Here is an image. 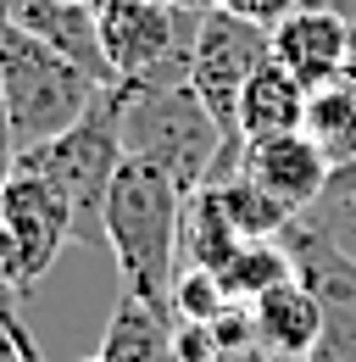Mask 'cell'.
I'll list each match as a JSON object with an SVG mask.
<instances>
[{"label":"cell","instance_id":"cell-23","mask_svg":"<svg viewBox=\"0 0 356 362\" xmlns=\"http://www.w3.org/2000/svg\"><path fill=\"white\" fill-rule=\"evenodd\" d=\"M17 156H23V145H17V123H11V100H6V78H0V189H6V179L17 173Z\"/></svg>","mask_w":356,"mask_h":362},{"label":"cell","instance_id":"cell-20","mask_svg":"<svg viewBox=\"0 0 356 362\" xmlns=\"http://www.w3.org/2000/svg\"><path fill=\"white\" fill-rule=\"evenodd\" d=\"M328 245H340L345 257L356 262V195H323L312 212H301Z\"/></svg>","mask_w":356,"mask_h":362},{"label":"cell","instance_id":"cell-27","mask_svg":"<svg viewBox=\"0 0 356 362\" xmlns=\"http://www.w3.org/2000/svg\"><path fill=\"white\" fill-rule=\"evenodd\" d=\"M345 73L356 78V23H351V45H345Z\"/></svg>","mask_w":356,"mask_h":362},{"label":"cell","instance_id":"cell-11","mask_svg":"<svg viewBox=\"0 0 356 362\" xmlns=\"http://www.w3.org/2000/svg\"><path fill=\"white\" fill-rule=\"evenodd\" d=\"M251 329H256L262 362H312L323 346V307L290 273L284 284H273L267 296L251 301Z\"/></svg>","mask_w":356,"mask_h":362},{"label":"cell","instance_id":"cell-4","mask_svg":"<svg viewBox=\"0 0 356 362\" xmlns=\"http://www.w3.org/2000/svg\"><path fill=\"white\" fill-rule=\"evenodd\" d=\"M17 168H34L40 179H50L61 189V201L73 206V223H78L84 245H106V195H112L117 168H123V134H117L112 90L100 95L67 134L23 151Z\"/></svg>","mask_w":356,"mask_h":362},{"label":"cell","instance_id":"cell-6","mask_svg":"<svg viewBox=\"0 0 356 362\" xmlns=\"http://www.w3.org/2000/svg\"><path fill=\"white\" fill-rule=\"evenodd\" d=\"M273 56V34L234 17V11H206L195 28V56H189V84L206 100V112L218 117V129L228 134V145L245 151L239 134V90L251 84V73Z\"/></svg>","mask_w":356,"mask_h":362},{"label":"cell","instance_id":"cell-25","mask_svg":"<svg viewBox=\"0 0 356 362\" xmlns=\"http://www.w3.org/2000/svg\"><path fill=\"white\" fill-rule=\"evenodd\" d=\"M162 6H173V11H189V17H206V11H218L222 0H162Z\"/></svg>","mask_w":356,"mask_h":362},{"label":"cell","instance_id":"cell-10","mask_svg":"<svg viewBox=\"0 0 356 362\" xmlns=\"http://www.w3.org/2000/svg\"><path fill=\"white\" fill-rule=\"evenodd\" d=\"M345 45H351V23L323 6H301L273 28V62L290 67L307 90H323L345 73Z\"/></svg>","mask_w":356,"mask_h":362},{"label":"cell","instance_id":"cell-21","mask_svg":"<svg viewBox=\"0 0 356 362\" xmlns=\"http://www.w3.org/2000/svg\"><path fill=\"white\" fill-rule=\"evenodd\" d=\"M44 351L34 346V334L23 329L17 301H0V362H40Z\"/></svg>","mask_w":356,"mask_h":362},{"label":"cell","instance_id":"cell-1","mask_svg":"<svg viewBox=\"0 0 356 362\" xmlns=\"http://www.w3.org/2000/svg\"><path fill=\"white\" fill-rule=\"evenodd\" d=\"M112 106H117L123 156L156 162L184 195L201 184L234 179L245 162V151L228 145L195 84H112Z\"/></svg>","mask_w":356,"mask_h":362},{"label":"cell","instance_id":"cell-14","mask_svg":"<svg viewBox=\"0 0 356 362\" xmlns=\"http://www.w3.org/2000/svg\"><path fill=\"white\" fill-rule=\"evenodd\" d=\"M100 357H112V362H184V357H178L173 307L145 301V296H129V290H123L117 307H112V323H106Z\"/></svg>","mask_w":356,"mask_h":362},{"label":"cell","instance_id":"cell-28","mask_svg":"<svg viewBox=\"0 0 356 362\" xmlns=\"http://www.w3.org/2000/svg\"><path fill=\"white\" fill-rule=\"evenodd\" d=\"M84 362H112V357H84Z\"/></svg>","mask_w":356,"mask_h":362},{"label":"cell","instance_id":"cell-13","mask_svg":"<svg viewBox=\"0 0 356 362\" xmlns=\"http://www.w3.org/2000/svg\"><path fill=\"white\" fill-rule=\"evenodd\" d=\"M307 100H312L307 84L267 56L262 67L251 73V84L239 90V134H245V145H251V139H273V134L307 129Z\"/></svg>","mask_w":356,"mask_h":362},{"label":"cell","instance_id":"cell-8","mask_svg":"<svg viewBox=\"0 0 356 362\" xmlns=\"http://www.w3.org/2000/svg\"><path fill=\"white\" fill-rule=\"evenodd\" d=\"M278 240L295 262V279L323 307V346L312 362H356V262L340 245H328L307 218H295Z\"/></svg>","mask_w":356,"mask_h":362},{"label":"cell","instance_id":"cell-2","mask_svg":"<svg viewBox=\"0 0 356 362\" xmlns=\"http://www.w3.org/2000/svg\"><path fill=\"white\" fill-rule=\"evenodd\" d=\"M178 223H184V189L156 162L123 156L106 195V251L117 257L129 296L167 307L178 279Z\"/></svg>","mask_w":356,"mask_h":362},{"label":"cell","instance_id":"cell-12","mask_svg":"<svg viewBox=\"0 0 356 362\" xmlns=\"http://www.w3.org/2000/svg\"><path fill=\"white\" fill-rule=\"evenodd\" d=\"M6 17L40 34L44 45H56L61 56H73L78 67H89L100 84H112V67L100 50V17L89 0H6Z\"/></svg>","mask_w":356,"mask_h":362},{"label":"cell","instance_id":"cell-5","mask_svg":"<svg viewBox=\"0 0 356 362\" xmlns=\"http://www.w3.org/2000/svg\"><path fill=\"white\" fill-rule=\"evenodd\" d=\"M100 50L112 84H189V56L201 17L162 0H100Z\"/></svg>","mask_w":356,"mask_h":362},{"label":"cell","instance_id":"cell-26","mask_svg":"<svg viewBox=\"0 0 356 362\" xmlns=\"http://www.w3.org/2000/svg\"><path fill=\"white\" fill-rule=\"evenodd\" d=\"M307 6H323V11H340L345 23H356V0H307Z\"/></svg>","mask_w":356,"mask_h":362},{"label":"cell","instance_id":"cell-29","mask_svg":"<svg viewBox=\"0 0 356 362\" xmlns=\"http://www.w3.org/2000/svg\"><path fill=\"white\" fill-rule=\"evenodd\" d=\"M40 362H44V357H40Z\"/></svg>","mask_w":356,"mask_h":362},{"label":"cell","instance_id":"cell-17","mask_svg":"<svg viewBox=\"0 0 356 362\" xmlns=\"http://www.w3.org/2000/svg\"><path fill=\"white\" fill-rule=\"evenodd\" d=\"M290 273H295V262H290L284 240H245V245L218 268V279H222V290H228L239 307H251L256 296H267L273 284H284Z\"/></svg>","mask_w":356,"mask_h":362},{"label":"cell","instance_id":"cell-22","mask_svg":"<svg viewBox=\"0 0 356 362\" xmlns=\"http://www.w3.org/2000/svg\"><path fill=\"white\" fill-rule=\"evenodd\" d=\"M307 0H222V11H234V17H245V23H256V28H278L290 11H301Z\"/></svg>","mask_w":356,"mask_h":362},{"label":"cell","instance_id":"cell-15","mask_svg":"<svg viewBox=\"0 0 356 362\" xmlns=\"http://www.w3.org/2000/svg\"><path fill=\"white\" fill-rule=\"evenodd\" d=\"M239 228L222 206L218 184H201L184 195V223H178V268H222L239 251Z\"/></svg>","mask_w":356,"mask_h":362},{"label":"cell","instance_id":"cell-7","mask_svg":"<svg viewBox=\"0 0 356 362\" xmlns=\"http://www.w3.org/2000/svg\"><path fill=\"white\" fill-rule=\"evenodd\" d=\"M0 240L17 257L23 290H34L44 273L56 268L61 245L78 240V223H73V206L61 201L56 184L40 179L34 168H17L6 179V189H0Z\"/></svg>","mask_w":356,"mask_h":362},{"label":"cell","instance_id":"cell-9","mask_svg":"<svg viewBox=\"0 0 356 362\" xmlns=\"http://www.w3.org/2000/svg\"><path fill=\"white\" fill-rule=\"evenodd\" d=\"M239 173H251V179L262 184L267 195H278V201H284V206L301 218V212H312V206L323 201L334 162H328V151H323V145H317L307 129H295V134L251 139V145H245Z\"/></svg>","mask_w":356,"mask_h":362},{"label":"cell","instance_id":"cell-16","mask_svg":"<svg viewBox=\"0 0 356 362\" xmlns=\"http://www.w3.org/2000/svg\"><path fill=\"white\" fill-rule=\"evenodd\" d=\"M307 134L328 151L334 168L356 156V78H351V73H340V78L323 84V90H312V100H307Z\"/></svg>","mask_w":356,"mask_h":362},{"label":"cell","instance_id":"cell-19","mask_svg":"<svg viewBox=\"0 0 356 362\" xmlns=\"http://www.w3.org/2000/svg\"><path fill=\"white\" fill-rule=\"evenodd\" d=\"M167 307H173L178 323H218V317L228 313V307H239V301L222 290L218 268H178Z\"/></svg>","mask_w":356,"mask_h":362},{"label":"cell","instance_id":"cell-3","mask_svg":"<svg viewBox=\"0 0 356 362\" xmlns=\"http://www.w3.org/2000/svg\"><path fill=\"white\" fill-rule=\"evenodd\" d=\"M0 78H6V100H11V123H17L23 151L67 134L89 106L112 90L89 67H78L73 56L44 45L40 34L17 28L6 17V0H0Z\"/></svg>","mask_w":356,"mask_h":362},{"label":"cell","instance_id":"cell-18","mask_svg":"<svg viewBox=\"0 0 356 362\" xmlns=\"http://www.w3.org/2000/svg\"><path fill=\"white\" fill-rule=\"evenodd\" d=\"M218 195H222V206H228V218H234V228H239V240H278L284 228L295 223V212H290L278 195H267L251 173L222 179Z\"/></svg>","mask_w":356,"mask_h":362},{"label":"cell","instance_id":"cell-24","mask_svg":"<svg viewBox=\"0 0 356 362\" xmlns=\"http://www.w3.org/2000/svg\"><path fill=\"white\" fill-rule=\"evenodd\" d=\"M323 195H356V156L328 173V189H323Z\"/></svg>","mask_w":356,"mask_h":362}]
</instances>
